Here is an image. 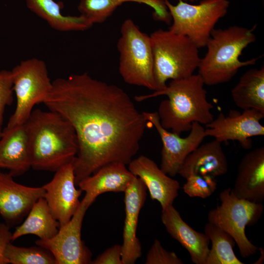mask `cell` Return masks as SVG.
Listing matches in <instances>:
<instances>
[{
    "label": "cell",
    "mask_w": 264,
    "mask_h": 264,
    "mask_svg": "<svg viewBox=\"0 0 264 264\" xmlns=\"http://www.w3.org/2000/svg\"><path fill=\"white\" fill-rule=\"evenodd\" d=\"M182 0L185 1H189L194 2L195 1H197L198 0Z\"/></svg>",
    "instance_id": "34"
},
{
    "label": "cell",
    "mask_w": 264,
    "mask_h": 264,
    "mask_svg": "<svg viewBox=\"0 0 264 264\" xmlns=\"http://www.w3.org/2000/svg\"><path fill=\"white\" fill-rule=\"evenodd\" d=\"M252 28L233 25L225 29H214L206 46L204 57L200 59L198 74L204 83L215 86L231 80L242 67L255 65L259 57L241 61L243 49L256 41Z\"/></svg>",
    "instance_id": "4"
},
{
    "label": "cell",
    "mask_w": 264,
    "mask_h": 264,
    "mask_svg": "<svg viewBox=\"0 0 264 264\" xmlns=\"http://www.w3.org/2000/svg\"><path fill=\"white\" fill-rule=\"evenodd\" d=\"M13 91L11 71H0V129L3 124L5 107L12 102Z\"/></svg>",
    "instance_id": "30"
},
{
    "label": "cell",
    "mask_w": 264,
    "mask_h": 264,
    "mask_svg": "<svg viewBox=\"0 0 264 264\" xmlns=\"http://www.w3.org/2000/svg\"><path fill=\"white\" fill-rule=\"evenodd\" d=\"M31 167L28 133L25 124L2 131L0 138V170L20 176Z\"/></svg>",
    "instance_id": "19"
},
{
    "label": "cell",
    "mask_w": 264,
    "mask_h": 264,
    "mask_svg": "<svg viewBox=\"0 0 264 264\" xmlns=\"http://www.w3.org/2000/svg\"><path fill=\"white\" fill-rule=\"evenodd\" d=\"M59 222L52 215L44 197L33 204L23 222L16 227L12 234L13 242L21 236L34 235L39 239H49L58 232Z\"/></svg>",
    "instance_id": "25"
},
{
    "label": "cell",
    "mask_w": 264,
    "mask_h": 264,
    "mask_svg": "<svg viewBox=\"0 0 264 264\" xmlns=\"http://www.w3.org/2000/svg\"><path fill=\"white\" fill-rule=\"evenodd\" d=\"M202 78L193 74L185 78L171 80L162 89L153 93L136 95L134 99L141 102L160 95L168 99L159 104L157 113L161 126L180 135L190 131L194 122L206 125L214 119L213 104L207 99V91Z\"/></svg>",
    "instance_id": "3"
},
{
    "label": "cell",
    "mask_w": 264,
    "mask_h": 264,
    "mask_svg": "<svg viewBox=\"0 0 264 264\" xmlns=\"http://www.w3.org/2000/svg\"><path fill=\"white\" fill-rule=\"evenodd\" d=\"M93 203L85 196L70 220L60 227L51 238L38 239L37 245L49 251L56 264H89L92 262V253L81 238V229L85 213Z\"/></svg>",
    "instance_id": "10"
},
{
    "label": "cell",
    "mask_w": 264,
    "mask_h": 264,
    "mask_svg": "<svg viewBox=\"0 0 264 264\" xmlns=\"http://www.w3.org/2000/svg\"><path fill=\"white\" fill-rule=\"evenodd\" d=\"M128 165L129 170L142 181L152 199L158 201L162 209L173 205L180 188L177 180L164 173L154 160L145 155L132 159Z\"/></svg>",
    "instance_id": "16"
},
{
    "label": "cell",
    "mask_w": 264,
    "mask_h": 264,
    "mask_svg": "<svg viewBox=\"0 0 264 264\" xmlns=\"http://www.w3.org/2000/svg\"><path fill=\"white\" fill-rule=\"evenodd\" d=\"M120 162L105 165L77 185L94 202L100 195L106 192H124L134 176Z\"/></svg>",
    "instance_id": "21"
},
{
    "label": "cell",
    "mask_w": 264,
    "mask_h": 264,
    "mask_svg": "<svg viewBox=\"0 0 264 264\" xmlns=\"http://www.w3.org/2000/svg\"><path fill=\"white\" fill-rule=\"evenodd\" d=\"M24 124L31 168L55 172L73 162L78 149L77 137L72 126L60 114L36 109Z\"/></svg>",
    "instance_id": "2"
},
{
    "label": "cell",
    "mask_w": 264,
    "mask_h": 264,
    "mask_svg": "<svg viewBox=\"0 0 264 264\" xmlns=\"http://www.w3.org/2000/svg\"><path fill=\"white\" fill-rule=\"evenodd\" d=\"M145 264H182V260L174 252L166 250L161 242L155 239L149 250Z\"/></svg>",
    "instance_id": "29"
},
{
    "label": "cell",
    "mask_w": 264,
    "mask_h": 264,
    "mask_svg": "<svg viewBox=\"0 0 264 264\" xmlns=\"http://www.w3.org/2000/svg\"><path fill=\"white\" fill-rule=\"evenodd\" d=\"M186 179L182 188L184 192L191 198H206L211 196L217 189L215 178L209 176L191 175Z\"/></svg>",
    "instance_id": "28"
},
{
    "label": "cell",
    "mask_w": 264,
    "mask_h": 264,
    "mask_svg": "<svg viewBox=\"0 0 264 264\" xmlns=\"http://www.w3.org/2000/svg\"><path fill=\"white\" fill-rule=\"evenodd\" d=\"M150 36L156 91L165 88L169 80L181 79L194 74L201 58L198 48L188 38L162 29Z\"/></svg>",
    "instance_id": "5"
},
{
    "label": "cell",
    "mask_w": 264,
    "mask_h": 264,
    "mask_svg": "<svg viewBox=\"0 0 264 264\" xmlns=\"http://www.w3.org/2000/svg\"><path fill=\"white\" fill-rule=\"evenodd\" d=\"M67 120L78 149L72 165L75 184L107 164H129L147 127L128 94L88 72L58 78L44 103Z\"/></svg>",
    "instance_id": "1"
},
{
    "label": "cell",
    "mask_w": 264,
    "mask_h": 264,
    "mask_svg": "<svg viewBox=\"0 0 264 264\" xmlns=\"http://www.w3.org/2000/svg\"><path fill=\"white\" fill-rule=\"evenodd\" d=\"M235 105L242 110L253 109L264 114V66L250 69L240 77L231 91Z\"/></svg>",
    "instance_id": "24"
},
{
    "label": "cell",
    "mask_w": 264,
    "mask_h": 264,
    "mask_svg": "<svg viewBox=\"0 0 264 264\" xmlns=\"http://www.w3.org/2000/svg\"><path fill=\"white\" fill-rule=\"evenodd\" d=\"M228 171L226 156L221 143L214 139L200 144L185 159L178 174L184 178L191 175L209 176L214 178Z\"/></svg>",
    "instance_id": "20"
},
{
    "label": "cell",
    "mask_w": 264,
    "mask_h": 264,
    "mask_svg": "<svg viewBox=\"0 0 264 264\" xmlns=\"http://www.w3.org/2000/svg\"><path fill=\"white\" fill-rule=\"evenodd\" d=\"M161 219L168 233L189 252L192 262L205 264L210 242L206 235L189 226L173 205L162 209Z\"/></svg>",
    "instance_id": "18"
},
{
    "label": "cell",
    "mask_w": 264,
    "mask_h": 264,
    "mask_svg": "<svg viewBox=\"0 0 264 264\" xmlns=\"http://www.w3.org/2000/svg\"><path fill=\"white\" fill-rule=\"evenodd\" d=\"M219 198L220 204L208 213V222L215 224L232 237L242 258L255 254L259 247L248 240L245 228L254 225L261 218L264 210L262 203L238 198L231 188L221 191Z\"/></svg>",
    "instance_id": "7"
},
{
    "label": "cell",
    "mask_w": 264,
    "mask_h": 264,
    "mask_svg": "<svg viewBox=\"0 0 264 264\" xmlns=\"http://www.w3.org/2000/svg\"><path fill=\"white\" fill-rule=\"evenodd\" d=\"M142 112L146 121L157 131L162 143L160 168L170 176H176L187 156L201 144L206 137L205 129L201 124L194 122L189 134L183 138L161 126L157 112Z\"/></svg>",
    "instance_id": "11"
},
{
    "label": "cell",
    "mask_w": 264,
    "mask_h": 264,
    "mask_svg": "<svg viewBox=\"0 0 264 264\" xmlns=\"http://www.w3.org/2000/svg\"><path fill=\"white\" fill-rule=\"evenodd\" d=\"M147 188L135 176L125 191V218L122 245L123 264H133L142 255L141 245L136 236L138 217L147 196Z\"/></svg>",
    "instance_id": "15"
},
{
    "label": "cell",
    "mask_w": 264,
    "mask_h": 264,
    "mask_svg": "<svg viewBox=\"0 0 264 264\" xmlns=\"http://www.w3.org/2000/svg\"><path fill=\"white\" fill-rule=\"evenodd\" d=\"M92 264H123L122 245L115 244L108 248L92 261Z\"/></svg>",
    "instance_id": "31"
},
{
    "label": "cell",
    "mask_w": 264,
    "mask_h": 264,
    "mask_svg": "<svg viewBox=\"0 0 264 264\" xmlns=\"http://www.w3.org/2000/svg\"><path fill=\"white\" fill-rule=\"evenodd\" d=\"M120 33L117 47L119 72L123 80L130 85L156 91L150 36L142 32L131 19L123 22Z\"/></svg>",
    "instance_id": "6"
},
{
    "label": "cell",
    "mask_w": 264,
    "mask_h": 264,
    "mask_svg": "<svg viewBox=\"0 0 264 264\" xmlns=\"http://www.w3.org/2000/svg\"><path fill=\"white\" fill-rule=\"evenodd\" d=\"M2 135V131L1 130V129H0V138L1 137Z\"/></svg>",
    "instance_id": "35"
},
{
    "label": "cell",
    "mask_w": 264,
    "mask_h": 264,
    "mask_svg": "<svg viewBox=\"0 0 264 264\" xmlns=\"http://www.w3.org/2000/svg\"><path fill=\"white\" fill-rule=\"evenodd\" d=\"M5 255L11 264H56L52 254L39 245L20 247L10 242L6 246Z\"/></svg>",
    "instance_id": "27"
},
{
    "label": "cell",
    "mask_w": 264,
    "mask_h": 264,
    "mask_svg": "<svg viewBox=\"0 0 264 264\" xmlns=\"http://www.w3.org/2000/svg\"><path fill=\"white\" fill-rule=\"evenodd\" d=\"M259 250L260 251L261 253V255L260 257V258L258 259L257 261L256 262V263H254V264H262L264 262V249L262 247H259Z\"/></svg>",
    "instance_id": "33"
},
{
    "label": "cell",
    "mask_w": 264,
    "mask_h": 264,
    "mask_svg": "<svg viewBox=\"0 0 264 264\" xmlns=\"http://www.w3.org/2000/svg\"><path fill=\"white\" fill-rule=\"evenodd\" d=\"M12 234L10 226L5 223H0V264H9L5 252L7 244L12 242Z\"/></svg>",
    "instance_id": "32"
},
{
    "label": "cell",
    "mask_w": 264,
    "mask_h": 264,
    "mask_svg": "<svg viewBox=\"0 0 264 264\" xmlns=\"http://www.w3.org/2000/svg\"><path fill=\"white\" fill-rule=\"evenodd\" d=\"M13 177L0 171V215L9 226L17 224L27 215L45 193L42 186H25L15 182Z\"/></svg>",
    "instance_id": "14"
},
{
    "label": "cell",
    "mask_w": 264,
    "mask_h": 264,
    "mask_svg": "<svg viewBox=\"0 0 264 264\" xmlns=\"http://www.w3.org/2000/svg\"><path fill=\"white\" fill-rule=\"evenodd\" d=\"M204 233L212 243L205 264H243L234 252L236 242L228 233L209 222L205 225Z\"/></svg>",
    "instance_id": "26"
},
{
    "label": "cell",
    "mask_w": 264,
    "mask_h": 264,
    "mask_svg": "<svg viewBox=\"0 0 264 264\" xmlns=\"http://www.w3.org/2000/svg\"><path fill=\"white\" fill-rule=\"evenodd\" d=\"M233 192L238 198L262 203L264 199V147L245 154L237 170Z\"/></svg>",
    "instance_id": "17"
},
{
    "label": "cell",
    "mask_w": 264,
    "mask_h": 264,
    "mask_svg": "<svg viewBox=\"0 0 264 264\" xmlns=\"http://www.w3.org/2000/svg\"><path fill=\"white\" fill-rule=\"evenodd\" d=\"M28 8L45 21L53 29L61 32L85 31L93 24L84 16L65 15L63 5L55 0H25Z\"/></svg>",
    "instance_id": "23"
},
{
    "label": "cell",
    "mask_w": 264,
    "mask_h": 264,
    "mask_svg": "<svg viewBox=\"0 0 264 264\" xmlns=\"http://www.w3.org/2000/svg\"><path fill=\"white\" fill-rule=\"evenodd\" d=\"M172 18L169 30L188 38L198 48L205 47L216 23L226 14L228 0H201L193 4L179 0L174 5L164 0Z\"/></svg>",
    "instance_id": "8"
},
{
    "label": "cell",
    "mask_w": 264,
    "mask_h": 264,
    "mask_svg": "<svg viewBox=\"0 0 264 264\" xmlns=\"http://www.w3.org/2000/svg\"><path fill=\"white\" fill-rule=\"evenodd\" d=\"M264 117V113L253 109L242 112L230 110L228 115L221 112L205 125V135L220 143L237 141L242 148L250 149L252 146L250 138L264 135V127L260 122Z\"/></svg>",
    "instance_id": "12"
},
{
    "label": "cell",
    "mask_w": 264,
    "mask_h": 264,
    "mask_svg": "<svg viewBox=\"0 0 264 264\" xmlns=\"http://www.w3.org/2000/svg\"><path fill=\"white\" fill-rule=\"evenodd\" d=\"M11 73L17 104L5 129L24 124L34 106L44 103L52 86L45 62L36 58L22 61Z\"/></svg>",
    "instance_id": "9"
},
{
    "label": "cell",
    "mask_w": 264,
    "mask_h": 264,
    "mask_svg": "<svg viewBox=\"0 0 264 264\" xmlns=\"http://www.w3.org/2000/svg\"><path fill=\"white\" fill-rule=\"evenodd\" d=\"M128 2L142 3L150 6L154 10V18L159 22L170 24L171 15L164 0H80L78 10L93 25L104 22L116 8Z\"/></svg>",
    "instance_id": "22"
},
{
    "label": "cell",
    "mask_w": 264,
    "mask_h": 264,
    "mask_svg": "<svg viewBox=\"0 0 264 264\" xmlns=\"http://www.w3.org/2000/svg\"><path fill=\"white\" fill-rule=\"evenodd\" d=\"M72 162L55 172L53 178L42 187L44 198L60 227L67 223L78 209L79 198L83 192L75 187Z\"/></svg>",
    "instance_id": "13"
}]
</instances>
